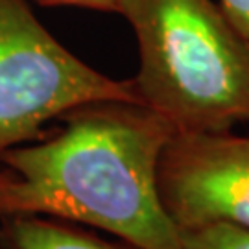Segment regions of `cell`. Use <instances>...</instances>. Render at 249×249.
I'll list each match as a JSON object with an SVG mask.
<instances>
[{
	"label": "cell",
	"mask_w": 249,
	"mask_h": 249,
	"mask_svg": "<svg viewBox=\"0 0 249 249\" xmlns=\"http://www.w3.org/2000/svg\"><path fill=\"white\" fill-rule=\"evenodd\" d=\"M61 120L46 141L0 155V218L45 216L135 249H185L159 190V160L174 127L133 102L89 104Z\"/></svg>",
	"instance_id": "obj_1"
},
{
	"label": "cell",
	"mask_w": 249,
	"mask_h": 249,
	"mask_svg": "<svg viewBox=\"0 0 249 249\" xmlns=\"http://www.w3.org/2000/svg\"><path fill=\"white\" fill-rule=\"evenodd\" d=\"M131 24L141 104L176 133L249 124V39L214 0H120Z\"/></svg>",
	"instance_id": "obj_2"
},
{
	"label": "cell",
	"mask_w": 249,
	"mask_h": 249,
	"mask_svg": "<svg viewBox=\"0 0 249 249\" xmlns=\"http://www.w3.org/2000/svg\"><path fill=\"white\" fill-rule=\"evenodd\" d=\"M98 102L141 104L133 80H115L65 48L26 0H0V155L43 137L50 120Z\"/></svg>",
	"instance_id": "obj_3"
},
{
	"label": "cell",
	"mask_w": 249,
	"mask_h": 249,
	"mask_svg": "<svg viewBox=\"0 0 249 249\" xmlns=\"http://www.w3.org/2000/svg\"><path fill=\"white\" fill-rule=\"evenodd\" d=\"M159 190L179 231L249 229V135L176 133L160 155Z\"/></svg>",
	"instance_id": "obj_4"
},
{
	"label": "cell",
	"mask_w": 249,
	"mask_h": 249,
	"mask_svg": "<svg viewBox=\"0 0 249 249\" xmlns=\"http://www.w3.org/2000/svg\"><path fill=\"white\" fill-rule=\"evenodd\" d=\"M2 240L6 249H135L45 216L2 218Z\"/></svg>",
	"instance_id": "obj_5"
},
{
	"label": "cell",
	"mask_w": 249,
	"mask_h": 249,
	"mask_svg": "<svg viewBox=\"0 0 249 249\" xmlns=\"http://www.w3.org/2000/svg\"><path fill=\"white\" fill-rule=\"evenodd\" d=\"M185 249H249V229L229 223H209L181 231Z\"/></svg>",
	"instance_id": "obj_6"
},
{
	"label": "cell",
	"mask_w": 249,
	"mask_h": 249,
	"mask_svg": "<svg viewBox=\"0 0 249 249\" xmlns=\"http://www.w3.org/2000/svg\"><path fill=\"white\" fill-rule=\"evenodd\" d=\"M220 6L232 24L249 39V0H220Z\"/></svg>",
	"instance_id": "obj_7"
},
{
	"label": "cell",
	"mask_w": 249,
	"mask_h": 249,
	"mask_svg": "<svg viewBox=\"0 0 249 249\" xmlns=\"http://www.w3.org/2000/svg\"><path fill=\"white\" fill-rule=\"evenodd\" d=\"M43 6H76V8L96 9V11H111L118 13L120 0H36Z\"/></svg>",
	"instance_id": "obj_8"
}]
</instances>
